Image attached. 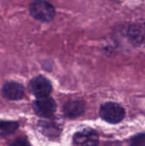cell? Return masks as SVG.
<instances>
[{"label":"cell","mask_w":145,"mask_h":146,"mask_svg":"<svg viewBox=\"0 0 145 146\" xmlns=\"http://www.w3.org/2000/svg\"><path fill=\"white\" fill-rule=\"evenodd\" d=\"M29 89L31 92L38 98H46L51 92V84L44 76H37L33 78L29 83Z\"/></svg>","instance_id":"3"},{"label":"cell","mask_w":145,"mask_h":146,"mask_svg":"<svg viewBox=\"0 0 145 146\" xmlns=\"http://www.w3.org/2000/svg\"><path fill=\"white\" fill-rule=\"evenodd\" d=\"M73 144L75 146H98L99 138L93 130H83L74 134Z\"/></svg>","instance_id":"5"},{"label":"cell","mask_w":145,"mask_h":146,"mask_svg":"<svg viewBox=\"0 0 145 146\" xmlns=\"http://www.w3.org/2000/svg\"><path fill=\"white\" fill-rule=\"evenodd\" d=\"M9 146H31L28 141L25 139H17L15 141H13Z\"/></svg>","instance_id":"10"},{"label":"cell","mask_w":145,"mask_h":146,"mask_svg":"<svg viewBox=\"0 0 145 146\" xmlns=\"http://www.w3.org/2000/svg\"><path fill=\"white\" fill-rule=\"evenodd\" d=\"M18 128L17 122L15 121H0V136L5 137L14 133Z\"/></svg>","instance_id":"8"},{"label":"cell","mask_w":145,"mask_h":146,"mask_svg":"<svg viewBox=\"0 0 145 146\" xmlns=\"http://www.w3.org/2000/svg\"><path fill=\"white\" fill-rule=\"evenodd\" d=\"M124 109L115 103H107L101 106L99 115L103 120L109 123L116 124L123 120L125 117Z\"/></svg>","instance_id":"2"},{"label":"cell","mask_w":145,"mask_h":146,"mask_svg":"<svg viewBox=\"0 0 145 146\" xmlns=\"http://www.w3.org/2000/svg\"><path fill=\"white\" fill-rule=\"evenodd\" d=\"M33 110L38 116L48 118L54 115L56 110V104L50 97L38 98L33 103Z\"/></svg>","instance_id":"4"},{"label":"cell","mask_w":145,"mask_h":146,"mask_svg":"<svg viewBox=\"0 0 145 146\" xmlns=\"http://www.w3.org/2000/svg\"><path fill=\"white\" fill-rule=\"evenodd\" d=\"M64 114L70 118H76L80 116L85 111V103L79 99L68 101L64 105Z\"/></svg>","instance_id":"7"},{"label":"cell","mask_w":145,"mask_h":146,"mask_svg":"<svg viewBox=\"0 0 145 146\" xmlns=\"http://www.w3.org/2000/svg\"><path fill=\"white\" fill-rule=\"evenodd\" d=\"M132 146H145V133L138 134L131 140Z\"/></svg>","instance_id":"9"},{"label":"cell","mask_w":145,"mask_h":146,"mask_svg":"<svg viewBox=\"0 0 145 146\" xmlns=\"http://www.w3.org/2000/svg\"><path fill=\"white\" fill-rule=\"evenodd\" d=\"M29 11L34 19L40 21H50L56 15L54 6L46 1L32 2L29 6Z\"/></svg>","instance_id":"1"},{"label":"cell","mask_w":145,"mask_h":146,"mask_svg":"<svg viewBox=\"0 0 145 146\" xmlns=\"http://www.w3.org/2000/svg\"><path fill=\"white\" fill-rule=\"evenodd\" d=\"M25 89L20 83L10 81L7 82L3 87V96L9 100H20L23 98Z\"/></svg>","instance_id":"6"}]
</instances>
